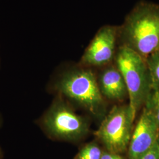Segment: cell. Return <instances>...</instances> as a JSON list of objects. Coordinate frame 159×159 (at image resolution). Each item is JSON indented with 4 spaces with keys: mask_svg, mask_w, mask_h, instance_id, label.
Segmentation results:
<instances>
[{
    "mask_svg": "<svg viewBox=\"0 0 159 159\" xmlns=\"http://www.w3.org/2000/svg\"><path fill=\"white\" fill-rule=\"evenodd\" d=\"M140 159H159V139Z\"/></svg>",
    "mask_w": 159,
    "mask_h": 159,
    "instance_id": "12",
    "label": "cell"
},
{
    "mask_svg": "<svg viewBox=\"0 0 159 159\" xmlns=\"http://www.w3.org/2000/svg\"><path fill=\"white\" fill-rule=\"evenodd\" d=\"M102 152L97 143H89L80 149L74 159H101Z\"/></svg>",
    "mask_w": 159,
    "mask_h": 159,
    "instance_id": "10",
    "label": "cell"
},
{
    "mask_svg": "<svg viewBox=\"0 0 159 159\" xmlns=\"http://www.w3.org/2000/svg\"><path fill=\"white\" fill-rule=\"evenodd\" d=\"M2 125V116L0 114V128L1 127Z\"/></svg>",
    "mask_w": 159,
    "mask_h": 159,
    "instance_id": "15",
    "label": "cell"
},
{
    "mask_svg": "<svg viewBox=\"0 0 159 159\" xmlns=\"http://www.w3.org/2000/svg\"><path fill=\"white\" fill-rule=\"evenodd\" d=\"M146 102L148 103L153 111L159 128V91L152 89V93Z\"/></svg>",
    "mask_w": 159,
    "mask_h": 159,
    "instance_id": "11",
    "label": "cell"
},
{
    "mask_svg": "<svg viewBox=\"0 0 159 159\" xmlns=\"http://www.w3.org/2000/svg\"><path fill=\"white\" fill-rule=\"evenodd\" d=\"M37 124L51 139L75 142L88 133L89 125L63 97L57 96Z\"/></svg>",
    "mask_w": 159,
    "mask_h": 159,
    "instance_id": "2",
    "label": "cell"
},
{
    "mask_svg": "<svg viewBox=\"0 0 159 159\" xmlns=\"http://www.w3.org/2000/svg\"><path fill=\"white\" fill-rule=\"evenodd\" d=\"M57 96L84 108L97 117H102L106 104L98 81L90 70L70 68L64 71L51 84Z\"/></svg>",
    "mask_w": 159,
    "mask_h": 159,
    "instance_id": "1",
    "label": "cell"
},
{
    "mask_svg": "<svg viewBox=\"0 0 159 159\" xmlns=\"http://www.w3.org/2000/svg\"><path fill=\"white\" fill-rule=\"evenodd\" d=\"M134 119L129 104L116 106L105 116L94 134L107 151L123 153L128 150Z\"/></svg>",
    "mask_w": 159,
    "mask_h": 159,
    "instance_id": "5",
    "label": "cell"
},
{
    "mask_svg": "<svg viewBox=\"0 0 159 159\" xmlns=\"http://www.w3.org/2000/svg\"><path fill=\"white\" fill-rule=\"evenodd\" d=\"M98 86L102 96L112 101L121 102L128 95L123 75L117 67H108L102 72Z\"/></svg>",
    "mask_w": 159,
    "mask_h": 159,
    "instance_id": "8",
    "label": "cell"
},
{
    "mask_svg": "<svg viewBox=\"0 0 159 159\" xmlns=\"http://www.w3.org/2000/svg\"><path fill=\"white\" fill-rule=\"evenodd\" d=\"M4 159V156H3V153L2 151L1 148H0V159Z\"/></svg>",
    "mask_w": 159,
    "mask_h": 159,
    "instance_id": "14",
    "label": "cell"
},
{
    "mask_svg": "<svg viewBox=\"0 0 159 159\" xmlns=\"http://www.w3.org/2000/svg\"><path fill=\"white\" fill-rule=\"evenodd\" d=\"M126 44L145 60L159 50V7L143 4L129 16L123 30Z\"/></svg>",
    "mask_w": 159,
    "mask_h": 159,
    "instance_id": "3",
    "label": "cell"
},
{
    "mask_svg": "<svg viewBox=\"0 0 159 159\" xmlns=\"http://www.w3.org/2000/svg\"><path fill=\"white\" fill-rule=\"evenodd\" d=\"M116 40V29L110 26L102 27L86 49L81 63L93 66H100L109 63L113 57Z\"/></svg>",
    "mask_w": 159,
    "mask_h": 159,
    "instance_id": "7",
    "label": "cell"
},
{
    "mask_svg": "<svg viewBox=\"0 0 159 159\" xmlns=\"http://www.w3.org/2000/svg\"><path fill=\"white\" fill-rule=\"evenodd\" d=\"M101 159H125L120 154L110 152L108 151L103 152Z\"/></svg>",
    "mask_w": 159,
    "mask_h": 159,
    "instance_id": "13",
    "label": "cell"
},
{
    "mask_svg": "<svg viewBox=\"0 0 159 159\" xmlns=\"http://www.w3.org/2000/svg\"><path fill=\"white\" fill-rule=\"evenodd\" d=\"M152 83V89L159 91V50L146 58Z\"/></svg>",
    "mask_w": 159,
    "mask_h": 159,
    "instance_id": "9",
    "label": "cell"
},
{
    "mask_svg": "<svg viewBox=\"0 0 159 159\" xmlns=\"http://www.w3.org/2000/svg\"><path fill=\"white\" fill-rule=\"evenodd\" d=\"M159 128L153 111L146 102L133 129L128 148L129 159H140L159 139Z\"/></svg>",
    "mask_w": 159,
    "mask_h": 159,
    "instance_id": "6",
    "label": "cell"
},
{
    "mask_svg": "<svg viewBox=\"0 0 159 159\" xmlns=\"http://www.w3.org/2000/svg\"><path fill=\"white\" fill-rule=\"evenodd\" d=\"M116 67L125 80L133 115L144 106L152 91L150 74L146 60L130 47L120 48L116 55Z\"/></svg>",
    "mask_w": 159,
    "mask_h": 159,
    "instance_id": "4",
    "label": "cell"
}]
</instances>
